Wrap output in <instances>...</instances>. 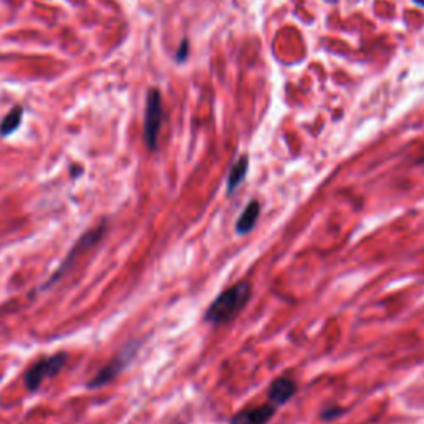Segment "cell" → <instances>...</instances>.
I'll return each instance as SVG.
<instances>
[{"instance_id":"6da1fadb","label":"cell","mask_w":424,"mask_h":424,"mask_svg":"<svg viewBox=\"0 0 424 424\" xmlns=\"http://www.w3.org/2000/svg\"><path fill=\"white\" fill-rule=\"evenodd\" d=\"M250 297H252V287L249 282H239L217 295L216 300L209 305L204 320L212 325H226L240 315Z\"/></svg>"},{"instance_id":"7a4b0ae2","label":"cell","mask_w":424,"mask_h":424,"mask_svg":"<svg viewBox=\"0 0 424 424\" xmlns=\"http://www.w3.org/2000/svg\"><path fill=\"white\" fill-rule=\"evenodd\" d=\"M67 355L57 353L52 357H45L39 360L29 371L25 373V386L30 391H36L43 385L48 378H53L55 375L62 371V368L67 364Z\"/></svg>"},{"instance_id":"3957f363","label":"cell","mask_w":424,"mask_h":424,"mask_svg":"<svg viewBox=\"0 0 424 424\" xmlns=\"http://www.w3.org/2000/svg\"><path fill=\"white\" fill-rule=\"evenodd\" d=\"M163 123V103L158 90H151L146 100L144 113V141L149 149H156L158 135Z\"/></svg>"},{"instance_id":"277c9868","label":"cell","mask_w":424,"mask_h":424,"mask_svg":"<svg viewBox=\"0 0 424 424\" xmlns=\"http://www.w3.org/2000/svg\"><path fill=\"white\" fill-rule=\"evenodd\" d=\"M103 234H104V224L98 226L97 229L86 232V234H85L83 237H81V239L78 240V242L75 244V247H73V249L70 250V254L67 255V257H65V262L62 264L60 268H58V271H57V273H55V275H52V279H50V280L47 282V287H48V285H52L53 282H57L58 279H60V277L63 275V273H65L67 268L70 267L71 264L75 262L76 259H78L80 255L85 252V250H88L90 247H93V245L97 244L100 239H102Z\"/></svg>"},{"instance_id":"5b68a950","label":"cell","mask_w":424,"mask_h":424,"mask_svg":"<svg viewBox=\"0 0 424 424\" xmlns=\"http://www.w3.org/2000/svg\"><path fill=\"white\" fill-rule=\"evenodd\" d=\"M130 357H131L130 350L118 355L113 362H109L107 367H103L102 370L95 375V378H91V381L88 383V388H102V386L108 385L109 381L115 380V378L125 370L128 362H130Z\"/></svg>"},{"instance_id":"8992f818","label":"cell","mask_w":424,"mask_h":424,"mask_svg":"<svg viewBox=\"0 0 424 424\" xmlns=\"http://www.w3.org/2000/svg\"><path fill=\"white\" fill-rule=\"evenodd\" d=\"M277 411V406L272 403L262 404V406L242 409L232 416L231 424H268Z\"/></svg>"},{"instance_id":"52a82bcc","label":"cell","mask_w":424,"mask_h":424,"mask_svg":"<svg viewBox=\"0 0 424 424\" xmlns=\"http://www.w3.org/2000/svg\"><path fill=\"white\" fill-rule=\"evenodd\" d=\"M295 395H297V383L290 378H277L268 388V399L275 406L289 403Z\"/></svg>"},{"instance_id":"ba28073f","label":"cell","mask_w":424,"mask_h":424,"mask_svg":"<svg viewBox=\"0 0 424 424\" xmlns=\"http://www.w3.org/2000/svg\"><path fill=\"white\" fill-rule=\"evenodd\" d=\"M259 216H261V204H259L257 200H252V203L247 204V207L244 209L239 219H237L235 222L237 234H249V232L255 227V224H257Z\"/></svg>"},{"instance_id":"9c48e42d","label":"cell","mask_w":424,"mask_h":424,"mask_svg":"<svg viewBox=\"0 0 424 424\" xmlns=\"http://www.w3.org/2000/svg\"><path fill=\"white\" fill-rule=\"evenodd\" d=\"M247 167H249V159L247 156L240 158L239 161H237L234 166H232L229 179H227V193H232L237 186L240 184V182L244 181L245 175H247Z\"/></svg>"},{"instance_id":"30bf717a","label":"cell","mask_w":424,"mask_h":424,"mask_svg":"<svg viewBox=\"0 0 424 424\" xmlns=\"http://www.w3.org/2000/svg\"><path fill=\"white\" fill-rule=\"evenodd\" d=\"M22 108H13L8 115L4 118L2 125H0V133H2L4 136H8L11 133H13V131L17 130L18 126H20V121H22Z\"/></svg>"},{"instance_id":"8fae6325","label":"cell","mask_w":424,"mask_h":424,"mask_svg":"<svg viewBox=\"0 0 424 424\" xmlns=\"http://www.w3.org/2000/svg\"><path fill=\"white\" fill-rule=\"evenodd\" d=\"M341 414H343V409H340L336 406L327 408L325 411L322 413V419H325V421H331V419H336L338 416H341Z\"/></svg>"},{"instance_id":"7c38bea8","label":"cell","mask_w":424,"mask_h":424,"mask_svg":"<svg viewBox=\"0 0 424 424\" xmlns=\"http://www.w3.org/2000/svg\"><path fill=\"white\" fill-rule=\"evenodd\" d=\"M186 52H188V42H182L181 50H179V52H177V58H179V60H184V58H186Z\"/></svg>"},{"instance_id":"4fadbf2b","label":"cell","mask_w":424,"mask_h":424,"mask_svg":"<svg viewBox=\"0 0 424 424\" xmlns=\"http://www.w3.org/2000/svg\"><path fill=\"white\" fill-rule=\"evenodd\" d=\"M418 4H421V6H424V0H416Z\"/></svg>"}]
</instances>
